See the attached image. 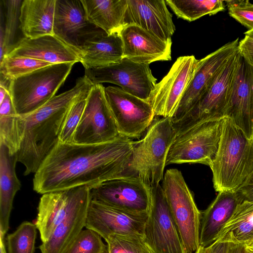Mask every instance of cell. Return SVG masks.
<instances>
[{
	"mask_svg": "<svg viewBox=\"0 0 253 253\" xmlns=\"http://www.w3.org/2000/svg\"><path fill=\"white\" fill-rule=\"evenodd\" d=\"M133 148L131 139L84 144L58 142L34 174L33 189L44 194L87 186L92 188L124 176Z\"/></svg>",
	"mask_w": 253,
	"mask_h": 253,
	"instance_id": "obj_1",
	"label": "cell"
},
{
	"mask_svg": "<svg viewBox=\"0 0 253 253\" xmlns=\"http://www.w3.org/2000/svg\"><path fill=\"white\" fill-rule=\"evenodd\" d=\"M93 84L85 76L74 86L55 95L35 111L19 115L21 141L15 154L25 168L24 175L35 173L58 142L59 133L68 111L82 96L88 94Z\"/></svg>",
	"mask_w": 253,
	"mask_h": 253,
	"instance_id": "obj_2",
	"label": "cell"
},
{
	"mask_svg": "<svg viewBox=\"0 0 253 253\" xmlns=\"http://www.w3.org/2000/svg\"><path fill=\"white\" fill-rule=\"evenodd\" d=\"M253 164V140L227 118L223 119L218 148L210 167L216 192L236 191Z\"/></svg>",
	"mask_w": 253,
	"mask_h": 253,
	"instance_id": "obj_3",
	"label": "cell"
},
{
	"mask_svg": "<svg viewBox=\"0 0 253 253\" xmlns=\"http://www.w3.org/2000/svg\"><path fill=\"white\" fill-rule=\"evenodd\" d=\"M176 133L172 118L153 121L142 138L133 141L131 156L123 176L138 177L152 187L160 184Z\"/></svg>",
	"mask_w": 253,
	"mask_h": 253,
	"instance_id": "obj_4",
	"label": "cell"
},
{
	"mask_svg": "<svg viewBox=\"0 0 253 253\" xmlns=\"http://www.w3.org/2000/svg\"><path fill=\"white\" fill-rule=\"evenodd\" d=\"M74 64H51L11 80L8 90L16 113H31L54 97Z\"/></svg>",
	"mask_w": 253,
	"mask_h": 253,
	"instance_id": "obj_5",
	"label": "cell"
},
{
	"mask_svg": "<svg viewBox=\"0 0 253 253\" xmlns=\"http://www.w3.org/2000/svg\"><path fill=\"white\" fill-rule=\"evenodd\" d=\"M162 187L186 251L194 253L200 247L202 213L181 172L176 169L167 170Z\"/></svg>",
	"mask_w": 253,
	"mask_h": 253,
	"instance_id": "obj_6",
	"label": "cell"
},
{
	"mask_svg": "<svg viewBox=\"0 0 253 253\" xmlns=\"http://www.w3.org/2000/svg\"><path fill=\"white\" fill-rule=\"evenodd\" d=\"M223 119L201 122L177 130L166 166L199 163L210 167L218 148Z\"/></svg>",
	"mask_w": 253,
	"mask_h": 253,
	"instance_id": "obj_7",
	"label": "cell"
},
{
	"mask_svg": "<svg viewBox=\"0 0 253 253\" xmlns=\"http://www.w3.org/2000/svg\"><path fill=\"white\" fill-rule=\"evenodd\" d=\"M104 91L119 134L130 139L140 138L156 117L150 103L119 87L109 86Z\"/></svg>",
	"mask_w": 253,
	"mask_h": 253,
	"instance_id": "obj_8",
	"label": "cell"
},
{
	"mask_svg": "<svg viewBox=\"0 0 253 253\" xmlns=\"http://www.w3.org/2000/svg\"><path fill=\"white\" fill-rule=\"evenodd\" d=\"M101 84L93 85L75 131L73 143L93 144L114 140L119 134Z\"/></svg>",
	"mask_w": 253,
	"mask_h": 253,
	"instance_id": "obj_9",
	"label": "cell"
},
{
	"mask_svg": "<svg viewBox=\"0 0 253 253\" xmlns=\"http://www.w3.org/2000/svg\"><path fill=\"white\" fill-rule=\"evenodd\" d=\"M84 75L93 84L109 83L116 84L127 92L147 101L155 84L149 65L123 58L118 62L105 67L84 69Z\"/></svg>",
	"mask_w": 253,
	"mask_h": 253,
	"instance_id": "obj_10",
	"label": "cell"
},
{
	"mask_svg": "<svg viewBox=\"0 0 253 253\" xmlns=\"http://www.w3.org/2000/svg\"><path fill=\"white\" fill-rule=\"evenodd\" d=\"M238 52L226 63L189 113L174 124L176 131L196 123L224 118L236 72Z\"/></svg>",
	"mask_w": 253,
	"mask_h": 253,
	"instance_id": "obj_11",
	"label": "cell"
},
{
	"mask_svg": "<svg viewBox=\"0 0 253 253\" xmlns=\"http://www.w3.org/2000/svg\"><path fill=\"white\" fill-rule=\"evenodd\" d=\"M92 200L128 212L148 214L152 187L138 177L122 176L91 188Z\"/></svg>",
	"mask_w": 253,
	"mask_h": 253,
	"instance_id": "obj_12",
	"label": "cell"
},
{
	"mask_svg": "<svg viewBox=\"0 0 253 253\" xmlns=\"http://www.w3.org/2000/svg\"><path fill=\"white\" fill-rule=\"evenodd\" d=\"M198 61L194 55L178 57L168 73L155 84L147 99L155 116L173 118Z\"/></svg>",
	"mask_w": 253,
	"mask_h": 253,
	"instance_id": "obj_13",
	"label": "cell"
},
{
	"mask_svg": "<svg viewBox=\"0 0 253 253\" xmlns=\"http://www.w3.org/2000/svg\"><path fill=\"white\" fill-rule=\"evenodd\" d=\"M144 239L154 253H187L170 214L162 187H152Z\"/></svg>",
	"mask_w": 253,
	"mask_h": 253,
	"instance_id": "obj_14",
	"label": "cell"
},
{
	"mask_svg": "<svg viewBox=\"0 0 253 253\" xmlns=\"http://www.w3.org/2000/svg\"><path fill=\"white\" fill-rule=\"evenodd\" d=\"M239 42L237 38L198 60L192 78L172 118L174 124L189 113L228 61L238 52Z\"/></svg>",
	"mask_w": 253,
	"mask_h": 253,
	"instance_id": "obj_15",
	"label": "cell"
},
{
	"mask_svg": "<svg viewBox=\"0 0 253 253\" xmlns=\"http://www.w3.org/2000/svg\"><path fill=\"white\" fill-rule=\"evenodd\" d=\"M148 215L128 212L91 200L85 227L95 231L104 240L112 235L144 238Z\"/></svg>",
	"mask_w": 253,
	"mask_h": 253,
	"instance_id": "obj_16",
	"label": "cell"
},
{
	"mask_svg": "<svg viewBox=\"0 0 253 253\" xmlns=\"http://www.w3.org/2000/svg\"><path fill=\"white\" fill-rule=\"evenodd\" d=\"M224 117L253 140V67L239 53Z\"/></svg>",
	"mask_w": 253,
	"mask_h": 253,
	"instance_id": "obj_17",
	"label": "cell"
},
{
	"mask_svg": "<svg viewBox=\"0 0 253 253\" xmlns=\"http://www.w3.org/2000/svg\"><path fill=\"white\" fill-rule=\"evenodd\" d=\"M101 30L88 21L81 0H56L53 35L77 54L87 39Z\"/></svg>",
	"mask_w": 253,
	"mask_h": 253,
	"instance_id": "obj_18",
	"label": "cell"
},
{
	"mask_svg": "<svg viewBox=\"0 0 253 253\" xmlns=\"http://www.w3.org/2000/svg\"><path fill=\"white\" fill-rule=\"evenodd\" d=\"M91 188L82 187L81 190L67 212L45 242L39 249L42 253H66L85 227L88 209L92 200Z\"/></svg>",
	"mask_w": 253,
	"mask_h": 253,
	"instance_id": "obj_19",
	"label": "cell"
},
{
	"mask_svg": "<svg viewBox=\"0 0 253 253\" xmlns=\"http://www.w3.org/2000/svg\"><path fill=\"white\" fill-rule=\"evenodd\" d=\"M120 35L123 43V58L147 65L156 61L171 60V40H162L132 25L125 26Z\"/></svg>",
	"mask_w": 253,
	"mask_h": 253,
	"instance_id": "obj_20",
	"label": "cell"
},
{
	"mask_svg": "<svg viewBox=\"0 0 253 253\" xmlns=\"http://www.w3.org/2000/svg\"><path fill=\"white\" fill-rule=\"evenodd\" d=\"M125 25L137 26L162 40H171L175 27L164 0H126Z\"/></svg>",
	"mask_w": 253,
	"mask_h": 253,
	"instance_id": "obj_21",
	"label": "cell"
},
{
	"mask_svg": "<svg viewBox=\"0 0 253 253\" xmlns=\"http://www.w3.org/2000/svg\"><path fill=\"white\" fill-rule=\"evenodd\" d=\"M6 55L30 57L51 64L80 62L78 54L54 35L19 40Z\"/></svg>",
	"mask_w": 253,
	"mask_h": 253,
	"instance_id": "obj_22",
	"label": "cell"
},
{
	"mask_svg": "<svg viewBox=\"0 0 253 253\" xmlns=\"http://www.w3.org/2000/svg\"><path fill=\"white\" fill-rule=\"evenodd\" d=\"M243 201L236 191H221L207 209L201 212L200 246L206 248L214 242L224 226Z\"/></svg>",
	"mask_w": 253,
	"mask_h": 253,
	"instance_id": "obj_23",
	"label": "cell"
},
{
	"mask_svg": "<svg viewBox=\"0 0 253 253\" xmlns=\"http://www.w3.org/2000/svg\"><path fill=\"white\" fill-rule=\"evenodd\" d=\"M82 187L44 194L40 198L35 224L42 242H45L62 220Z\"/></svg>",
	"mask_w": 253,
	"mask_h": 253,
	"instance_id": "obj_24",
	"label": "cell"
},
{
	"mask_svg": "<svg viewBox=\"0 0 253 253\" xmlns=\"http://www.w3.org/2000/svg\"><path fill=\"white\" fill-rule=\"evenodd\" d=\"M84 69L107 66L123 58V43L120 34L108 35L103 30L87 39L78 51Z\"/></svg>",
	"mask_w": 253,
	"mask_h": 253,
	"instance_id": "obj_25",
	"label": "cell"
},
{
	"mask_svg": "<svg viewBox=\"0 0 253 253\" xmlns=\"http://www.w3.org/2000/svg\"><path fill=\"white\" fill-rule=\"evenodd\" d=\"M56 0H24L20 11L19 28L24 37L53 35Z\"/></svg>",
	"mask_w": 253,
	"mask_h": 253,
	"instance_id": "obj_26",
	"label": "cell"
},
{
	"mask_svg": "<svg viewBox=\"0 0 253 253\" xmlns=\"http://www.w3.org/2000/svg\"><path fill=\"white\" fill-rule=\"evenodd\" d=\"M17 162L15 155L0 144V232L4 235L9 229L14 198L21 188L15 170Z\"/></svg>",
	"mask_w": 253,
	"mask_h": 253,
	"instance_id": "obj_27",
	"label": "cell"
},
{
	"mask_svg": "<svg viewBox=\"0 0 253 253\" xmlns=\"http://www.w3.org/2000/svg\"><path fill=\"white\" fill-rule=\"evenodd\" d=\"M87 20L108 35L120 34L125 27L126 0H81Z\"/></svg>",
	"mask_w": 253,
	"mask_h": 253,
	"instance_id": "obj_28",
	"label": "cell"
},
{
	"mask_svg": "<svg viewBox=\"0 0 253 253\" xmlns=\"http://www.w3.org/2000/svg\"><path fill=\"white\" fill-rule=\"evenodd\" d=\"M253 236V201H243L216 241L246 246Z\"/></svg>",
	"mask_w": 253,
	"mask_h": 253,
	"instance_id": "obj_29",
	"label": "cell"
},
{
	"mask_svg": "<svg viewBox=\"0 0 253 253\" xmlns=\"http://www.w3.org/2000/svg\"><path fill=\"white\" fill-rule=\"evenodd\" d=\"M0 105V144L5 145L11 155H15L21 141V123L8 91Z\"/></svg>",
	"mask_w": 253,
	"mask_h": 253,
	"instance_id": "obj_30",
	"label": "cell"
},
{
	"mask_svg": "<svg viewBox=\"0 0 253 253\" xmlns=\"http://www.w3.org/2000/svg\"><path fill=\"white\" fill-rule=\"evenodd\" d=\"M166 2L178 18L189 22L225 9L222 0H167Z\"/></svg>",
	"mask_w": 253,
	"mask_h": 253,
	"instance_id": "obj_31",
	"label": "cell"
},
{
	"mask_svg": "<svg viewBox=\"0 0 253 253\" xmlns=\"http://www.w3.org/2000/svg\"><path fill=\"white\" fill-rule=\"evenodd\" d=\"M6 9V18L4 28L0 27V61L7 54L15 45L14 38L19 22L22 0H3Z\"/></svg>",
	"mask_w": 253,
	"mask_h": 253,
	"instance_id": "obj_32",
	"label": "cell"
},
{
	"mask_svg": "<svg viewBox=\"0 0 253 253\" xmlns=\"http://www.w3.org/2000/svg\"><path fill=\"white\" fill-rule=\"evenodd\" d=\"M50 65L48 62L30 57L5 55L0 61V76L11 81Z\"/></svg>",
	"mask_w": 253,
	"mask_h": 253,
	"instance_id": "obj_33",
	"label": "cell"
},
{
	"mask_svg": "<svg viewBox=\"0 0 253 253\" xmlns=\"http://www.w3.org/2000/svg\"><path fill=\"white\" fill-rule=\"evenodd\" d=\"M37 230L35 223L23 222L6 238L8 253H34Z\"/></svg>",
	"mask_w": 253,
	"mask_h": 253,
	"instance_id": "obj_34",
	"label": "cell"
},
{
	"mask_svg": "<svg viewBox=\"0 0 253 253\" xmlns=\"http://www.w3.org/2000/svg\"><path fill=\"white\" fill-rule=\"evenodd\" d=\"M107 253H154L142 237L112 235L105 239Z\"/></svg>",
	"mask_w": 253,
	"mask_h": 253,
	"instance_id": "obj_35",
	"label": "cell"
},
{
	"mask_svg": "<svg viewBox=\"0 0 253 253\" xmlns=\"http://www.w3.org/2000/svg\"><path fill=\"white\" fill-rule=\"evenodd\" d=\"M102 238L92 229L82 230L66 253H107V246Z\"/></svg>",
	"mask_w": 253,
	"mask_h": 253,
	"instance_id": "obj_36",
	"label": "cell"
},
{
	"mask_svg": "<svg viewBox=\"0 0 253 253\" xmlns=\"http://www.w3.org/2000/svg\"><path fill=\"white\" fill-rule=\"evenodd\" d=\"M88 94L80 97L71 106L61 129L59 142L62 143H73L74 136L81 120Z\"/></svg>",
	"mask_w": 253,
	"mask_h": 253,
	"instance_id": "obj_37",
	"label": "cell"
},
{
	"mask_svg": "<svg viewBox=\"0 0 253 253\" xmlns=\"http://www.w3.org/2000/svg\"><path fill=\"white\" fill-rule=\"evenodd\" d=\"M228 14L247 28L253 29V3L248 0H224Z\"/></svg>",
	"mask_w": 253,
	"mask_h": 253,
	"instance_id": "obj_38",
	"label": "cell"
},
{
	"mask_svg": "<svg viewBox=\"0 0 253 253\" xmlns=\"http://www.w3.org/2000/svg\"><path fill=\"white\" fill-rule=\"evenodd\" d=\"M239 42L238 53L253 67V29L248 30Z\"/></svg>",
	"mask_w": 253,
	"mask_h": 253,
	"instance_id": "obj_39",
	"label": "cell"
},
{
	"mask_svg": "<svg viewBox=\"0 0 253 253\" xmlns=\"http://www.w3.org/2000/svg\"><path fill=\"white\" fill-rule=\"evenodd\" d=\"M236 191L243 201H253V164L247 177Z\"/></svg>",
	"mask_w": 253,
	"mask_h": 253,
	"instance_id": "obj_40",
	"label": "cell"
},
{
	"mask_svg": "<svg viewBox=\"0 0 253 253\" xmlns=\"http://www.w3.org/2000/svg\"><path fill=\"white\" fill-rule=\"evenodd\" d=\"M209 247V253H227L229 243L215 241Z\"/></svg>",
	"mask_w": 253,
	"mask_h": 253,
	"instance_id": "obj_41",
	"label": "cell"
},
{
	"mask_svg": "<svg viewBox=\"0 0 253 253\" xmlns=\"http://www.w3.org/2000/svg\"><path fill=\"white\" fill-rule=\"evenodd\" d=\"M227 253H247V251L244 245L229 243Z\"/></svg>",
	"mask_w": 253,
	"mask_h": 253,
	"instance_id": "obj_42",
	"label": "cell"
},
{
	"mask_svg": "<svg viewBox=\"0 0 253 253\" xmlns=\"http://www.w3.org/2000/svg\"><path fill=\"white\" fill-rule=\"evenodd\" d=\"M4 236V234L0 232V253H7L5 248Z\"/></svg>",
	"mask_w": 253,
	"mask_h": 253,
	"instance_id": "obj_43",
	"label": "cell"
},
{
	"mask_svg": "<svg viewBox=\"0 0 253 253\" xmlns=\"http://www.w3.org/2000/svg\"><path fill=\"white\" fill-rule=\"evenodd\" d=\"M8 91L5 87L0 86V104L2 102Z\"/></svg>",
	"mask_w": 253,
	"mask_h": 253,
	"instance_id": "obj_44",
	"label": "cell"
},
{
	"mask_svg": "<svg viewBox=\"0 0 253 253\" xmlns=\"http://www.w3.org/2000/svg\"><path fill=\"white\" fill-rule=\"evenodd\" d=\"M210 248L209 247L204 248L201 246L194 253H209Z\"/></svg>",
	"mask_w": 253,
	"mask_h": 253,
	"instance_id": "obj_45",
	"label": "cell"
},
{
	"mask_svg": "<svg viewBox=\"0 0 253 253\" xmlns=\"http://www.w3.org/2000/svg\"><path fill=\"white\" fill-rule=\"evenodd\" d=\"M246 250H247V251H248L251 253H253V244H252L250 245L246 246Z\"/></svg>",
	"mask_w": 253,
	"mask_h": 253,
	"instance_id": "obj_46",
	"label": "cell"
},
{
	"mask_svg": "<svg viewBox=\"0 0 253 253\" xmlns=\"http://www.w3.org/2000/svg\"><path fill=\"white\" fill-rule=\"evenodd\" d=\"M252 244H253V236L252 237V238H251L250 241L248 243V244L245 246L250 245Z\"/></svg>",
	"mask_w": 253,
	"mask_h": 253,
	"instance_id": "obj_47",
	"label": "cell"
},
{
	"mask_svg": "<svg viewBox=\"0 0 253 253\" xmlns=\"http://www.w3.org/2000/svg\"><path fill=\"white\" fill-rule=\"evenodd\" d=\"M247 253H250V252H249L247 251Z\"/></svg>",
	"mask_w": 253,
	"mask_h": 253,
	"instance_id": "obj_48",
	"label": "cell"
}]
</instances>
